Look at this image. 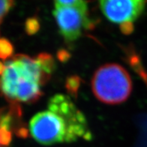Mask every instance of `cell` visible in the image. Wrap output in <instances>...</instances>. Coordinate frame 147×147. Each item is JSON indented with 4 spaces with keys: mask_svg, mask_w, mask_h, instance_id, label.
<instances>
[{
    "mask_svg": "<svg viewBox=\"0 0 147 147\" xmlns=\"http://www.w3.org/2000/svg\"><path fill=\"white\" fill-rule=\"evenodd\" d=\"M12 140V131L4 128H0V145L1 147H8Z\"/></svg>",
    "mask_w": 147,
    "mask_h": 147,
    "instance_id": "10",
    "label": "cell"
},
{
    "mask_svg": "<svg viewBox=\"0 0 147 147\" xmlns=\"http://www.w3.org/2000/svg\"><path fill=\"white\" fill-rule=\"evenodd\" d=\"M5 68V64L3 62H0V75L3 73Z\"/></svg>",
    "mask_w": 147,
    "mask_h": 147,
    "instance_id": "15",
    "label": "cell"
},
{
    "mask_svg": "<svg viewBox=\"0 0 147 147\" xmlns=\"http://www.w3.org/2000/svg\"><path fill=\"white\" fill-rule=\"evenodd\" d=\"M14 48L11 42L7 38H0V59L6 60L11 58Z\"/></svg>",
    "mask_w": 147,
    "mask_h": 147,
    "instance_id": "7",
    "label": "cell"
},
{
    "mask_svg": "<svg viewBox=\"0 0 147 147\" xmlns=\"http://www.w3.org/2000/svg\"><path fill=\"white\" fill-rule=\"evenodd\" d=\"M53 14L60 35L67 43L74 42L81 36L83 29H90L95 26V23L89 17L88 5L85 0H78L71 5H55Z\"/></svg>",
    "mask_w": 147,
    "mask_h": 147,
    "instance_id": "3",
    "label": "cell"
},
{
    "mask_svg": "<svg viewBox=\"0 0 147 147\" xmlns=\"http://www.w3.org/2000/svg\"><path fill=\"white\" fill-rule=\"evenodd\" d=\"M13 5L14 0H0V24Z\"/></svg>",
    "mask_w": 147,
    "mask_h": 147,
    "instance_id": "11",
    "label": "cell"
},
{
    "mask_svg": "<svg viewBox=\"0 0 147 147\" xmlns=\"http://www.w3.org/2000/svg\"><path fill=\"white\" fill-rule=\"evenodd\" d=\"M101 11L110 22L122 23L138 19L143 11L145 0H99Z\"/></svg>",
    "mask_w": 147,
    "mask_h": 147,
    "instance_id": "6",
    "label": "cell"
},
{
    "mask_svg": "<svg viewBox=\"0 0 147 147\" xmlns=\"http://www.w3.org/2000/svg\"><path fill=\"white\" fill-rule=\"evenodd\" d=\"M25 29L28 35H35L40 29V22L36 18H29L26 21Z\"/></svg>",
    "mask_w": 147,
    "mask_h": 147,
    "instance_id": "9",
    "label": "cell"
},
{
    "mask_svg": "<svg viewBox=\"0 0 147 147\" xmlns=\"http://www.w3.org/2000/svg\"><path fill=\"white\" fill-rule=\"evenodd\" d=\"M57 56H58L59 59L60 61H62V62H65L66 60H68V59H69L70 54L65 51H60L59 52Z\"/></svg>",
    "mask_w": 147,
    "mask_h": 147,
    "instance_id": "14",
    "label": "cell"
},
{
    "mask_svg": "<svg viewBox=\"0 0 147 147\" xmlns=\"http://www.w3.org/2000/svg\"><path fill=\"white\" fill-rule=\"evenodd\" d=\"M78 0H55L56 6H67L74 4Z\"/></svg>",
    "mask_w": 147,
    "mask_h": 147,
    "instance_id": "13",
    "label": "cell"
},
{
    "mask_svg": "<svg viewBox=\"0 0 147 147\" xmlns=\"http://www.w3.org/2000/svg\"><path fill=\"white\" fill-rule=\"evenodd\" d=\"M48 110L59 115L65 122L68 128V143L78 140H90L92 134L89 129L85 116L69 97L64 95L53 96L48 102Z\"/></svg>",
    "mask_w": 147,
    "mask_h": 147,
    "instance_id": "4",
    "label": "cell"
},
{
    "mask_svg": "<svg viewBox=\"0 0 147 147\" xmlns=\"http://www.w3.org/2000/svg\"><path fill=\"white\" fill-rule=\"evenodd\" d=\"M80 83H81L80 78L78 76H71L66 80V89L71 96L76 97L78 95Z\"/></svg>",
    "mask_w": 147,
    "mask_h": 147,
    "instance_id": "8",
    "label": "cell"
},
{
    "mask_svg": "<svg viewBox=\"0 0 147 147\" xmlns=\"http://www.w3.org/2000/svg\"><path fill=\"white\" fill-rule=\"evenodd\" d=\"M120 30L125 35H130L134 31V25L131 22H127L120 24Z\"/></svg>",
    "mask_w": 147,
    "mask_h": 147,
    "instance_id": "12",
    "label": "cell"
},
{
    "mask_svg": "<svg viewBox=\"0 0 147 147\" xmlns=\"http://www.w3.org/2000/svg\"><path fill=\"white\" fill-rule=\"evenodd\" d=\"M92 89L99 101L107 105H119L128 98L132 91L129 74L122 66L106 64L97 70L92 80Z\"/></svg>",
    "mask_w": 147,
    "mask_h": 147,
    "instance_id": "2",
    "label": "cell"
},
{
    "mask_svg": "<svg viewBox=\"0 0 147 147\" xmlns=\"http://www.w3.org/2000/svg\"><path fill=\"white\" fill-rule=\"evenodd\" d=\"M29 131L32 138L43 145L68 143L65 122L59 115L49 110L33 116L29 122Z\"/></svg>",
    "mask_w": 147,
    "mask_h": 147,
    "instance_id": "5",
    "label": "cell"
},
{
    "mask_svg": "<svg viewBox=\"0 0 147 147\" xmlns=\"http://www.w3.org/2000/svg\"><path fill=\"white\" fill-rule=\"evenodd\" d=\"M0 147H1V145H0Z\"/></svg>",
    "mask_w": 147,
    "mask_h": 147,
    "instance_id": "16",
    "label": "cell"
},
{
    "mask_svg": "<svg viewBox=\"0 0 147 147\" xmlns=\"http://www.w3.org/2000/svg\"><path fill=\"white\" fill-rule=\"evenodd\" d=\"M0 75V95L11 103L35 102L42 95L41 86L51 76L36 58L18 54L5 62Z\"/></svg>",
    "mask_w": 147,
    "mask_h": 147,
    "instance_id": "1",
    "label": "cell"
}]
</instances>
